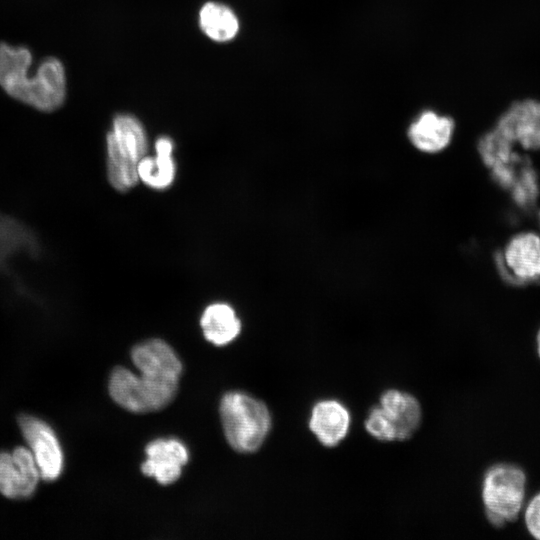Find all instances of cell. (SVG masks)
<instances>
[{"label": "cell", "mask_w": 540, "mask_h": 540, "mask_svg": "<svg viewBox=\"0 0 540 540\" xmlns=\"http://www.w3.org/2000/svg\"><path fill=\"white\" fill-rule=\"evenodd\" d=\"M351 426L348 408L337 399H323L315 403L309 418V429L325 447L339 445Z\"/></svg>", "instance_id": "cell-10"}, {"label": "cell", "mask_w": 540, "mask_h": 540, "mask_svg": "<svg viewBox=\"0 0 540 540\" xmlns=\"http://www.w3.org/2000/svg\"><path fill=\"white\" fill-rule=\"evenodd\" d=\"M156 155L144 156L137 165L138 178L154 189L169 187L175 178V162L172 157L173 142L160 137L155 143Z\"/></svg>", "instance_id": "cell-15"}, {"label": "cell", "mask_w": 540, "mask_h": 540, "mask_svg": "<svg viewBox=\"0 0 540 540\" xmlns=\"http://www.w3.org/2000/svg\"><path fill=\"white\" fill-rule=\"evenodd\" d=\"M200 325L206 340L217 346L228 344L241 330L233 308L225 303L209 305L201 316Z\"/></svg>", "instance_id": "cell-16"}, {"label": "cell", "mask_w": 540, "mask_h": 540, "mask_svg": "<svg viewBox=\"0 0 540 540\" xmlns=\"http://www.w3.org/2000/svg\"><path fill=\"white\" fill-rule=\"evenodd\" d=\"M507 266L519 278L540 276V237L532 232L515 235L504 252Z\"/></svg>", "instance_id": "cell-14"}, {"label": "cell", "mask_w": 540, "mask_h": 540, "mask_svg": "<svg viewBox=\"0 0 540 540\" xmlns=\"http://www.w3.org/2000/svg\"><path fill=\"white\" fill-rule=\"evenodd\" d=\"M365 429L378 441L392 442L397 440L396 430L379 404L374 405L369 410L365 419Z\"/></svg>", "instance_id": "cell-18"}, {"label": "cell", "mask_w": 540, "mask_h": 540, "mask_svg": "<svg viewBox=\"0 0 540 540\" xmlns=\"http://www.w3.org/2000/svg\"><path fill=\"white\" fill-rule=\"evenodd\" d=\"M131 358L141 373L179 381L182 363L163 340L152 339L136 345L131 351Z\"/></svg>", "instance_id": "cell-11"}, {"label": "cell", "mask_w": 540, "mask_h": 540, "mask_svg": "<svg viewBox=\"0 0 540 540\" xmlns=\"http://www.w3.org/2000/svg\"><path fill=\"white\" fill-rule=\"evenodd\" d=\"M526 476L510 464H496L484 475L482 500L489 522L503 526L518 518L525 496Z\"/></svg>", "instance_id": "cell-5"}, {"label": "cell", "mask_w": 540, "mask_h": 540, "mask_svg": "<svg viewBox=\"0 0 540 540\" xmlns=\"http://www.w3.org/2000/svg\"><path fill=\"white\" fill-rule=\"evenodd\" d=\"M489 134L507 150H512L515 142L525 149H540V102L514 103Z\"/></svg>", "instance_id": "cell-6"}, {"label": "cell", "mask_w": 540, "mask_h": 540, "mask_svg": "<svg viewBox=\"0 0 540 540\" xmlns=\"http://www.w3.org/2000/svg\"><path fill=\"white\" fill-rule=\"evenodd\" d=\"M525 524L529 533L540 540V493L534 496L525 510Z\"/></svg>", "instance_id": "cell-19"}, {"label": "cell", "mask_w": 540, "mask_h": 540, "mask_svg": "<svg viewBox=\"0 0 540 540\" xmlns=\"http://www.w3.org/2000/svg\"><path fill=\"white\" fill-rule=\"evenodd\" d=\"M18 423L39 468L41 478L52 481L63 469V453L52 428L34 416L21 415Z\"/></svg>", "instance_id": "cell-7"}, {"label": "cell", "mask_w": 540, "mask_h": 540, "mask_svg": "<svg viewBox=\"0 0 540 540\" xmlns=\"http://www.w3.org/2000/svg\"><path fill=\"white\" fill-rule=\"evenodd\" d=\"M220 417L229 445L241 453L256 451L271 428L266 405L242 392L226 393L220 402Z\"/></svg>", "instance_id": "cell-3"}, {"label": "cell", "mask_w": 540, "mask_h": 540, "mask_svg": "<svg viewBox=\"0 0 540 540\" xmlns=\"http://www.w3.org/2000/svg\"><path fill=\"white\" fill-rule=\"evenodd\" d=\"M199 26L204 34L216 42H228L239 31V20L234 11L218 2H207L199 11Z\"/></svg>", "instance_id": "cell-17"}, {"label": "cell", "mask_w": 540, "mask_h": 540, "mask_svg": "<svg viewBox=\"0 0 540 540\" xmlns=\"http://www.w3.org/2000/svg\"><path fill=\"white\" fill-rule=\"evenodd\" d=\"M379 405L393 424L398 441L408 440L420 427L422 409L412 394L387 389L381 394Z\"/></svg>", "instance_id": "cell-12"}, {"label": "cell", "mask_w": 540, "mask_h": 540, "mask_svg": "<svg viewBox=\"0 0 540 540\" xmlns=\"http://www.w3.org/2000/svg\"><path fill=\"white\" fill-rule=\"evenodd\" d=\"M25 46L0 42V87L10 97L42 112L60 108L66 98V72L56 57L42 59L35 69Z\"/></svg>", "instance_id": "cell-1"}, {"label": "cell", "mask_w": 540, "mask_h": 540, "mask_svg": "<svg viewBox=\"0 0 540 540\" xmlns=\"http://www.w3.org/2000/svg\"><path fill=\"white\" fill-rule=\"evenodd\" d=\"M41 477L30 449L0 453V493L8 498L30 497Z\"/></svg>", "instance_id": "cell-8"}, {"label": "cell", "mask_w": 540, "mask_h": 540, "mask_svg": "<svg viewBox=\"0 0 540 540\" xmlns=\"http://www.w3.org/2000/svg\"><path fill=\"white\" fill-rule=\"evenodd\" d=\"M145 452L147 459L141 466L142 472L162 485L175 482L189 458L185 445L173 438L154 440L146 446Z\"/></svg>", "instance_id": "cell-9"}, {"label": "cell", "mask_w": 540, "mask_h": 540, "mask_svg": "<svg viewBox=\"0 0 540 540\" xmlns=\"http://www.w3.org/2000/svg\"><path fill=\"white\" fill-rule=\"evenodd\" d=\"M454 127L450 117L425 111L410 125L407 134L416 149L424 153H437L449 145Z\"/></svg>", "instance_id": "cell-13"}, {"label": "cell", "mask_w": 540, "mask_h": 540, "mask_svg": "<svg viewBox=\"0 0 540 540\" xmlns=\"http://www.w3.org/2000/svg\"><path fill=\"white\" fill-rule=\"evenodd\" d=\"M178 381L140 373L139 376L123 367H116L109 379V393L121 407L134 413L157 411L175 397Z\"/></svg>", "instance_id": "cell-4"}, {"label": "cell", "mask_w": 540, "mask_h": 540, "mask_svg": "<svg viewBox=\"0 0 540 540\" xmlns=\"http://www.w3.org/2000/svg\"><path fill=\"white\" fill-rule=\"evenodd\" d=\"M537 350H538V354H539V357H540V329H539L538 334H537Z\"/></svg>", "instance_id": "cell-20"}, {"label": "cell", "mask_w": 540, "mask_h": 540, "mask_svg": "<svg viewBox=\"0 0 540 540\" xmlns=\"http://www.w3.org/2000/svg\"><path fill=\"white\" fill-rule=\"evenodd\" d=\"M148 148L142 123L129 114L114 117L106 136L107 176L118 191L132 188L138 181L137 165Z\"/></svg>", "instance_id": "cell-2"}]
</instances>
